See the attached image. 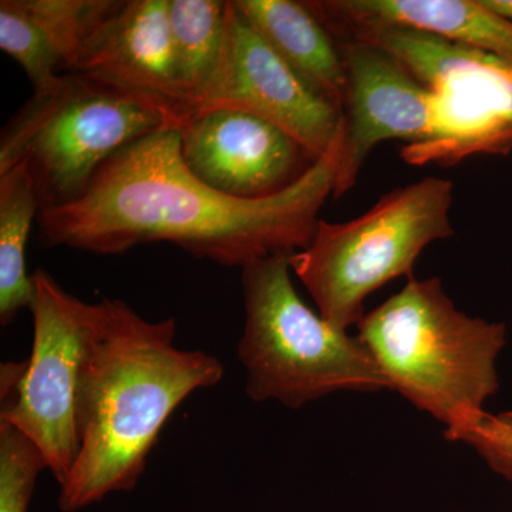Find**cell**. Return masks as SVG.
<instances>
[{
	"label": "cell",
	"mask_w": 512,
	"mask_h": 512,
	"mask_svg": "<svg viewBox=\"0 0 512 512\" xmlns=\"http://www.w3.org/2000/svg\"><path fill=\"white\" fill-rule=\"evenodd\" d=\"M342 138L288 190L241 200L201 181L185 164L180 130L160 128L110 158L79 200L40 211L37 241L99 255L168 242L241 268L293 255L311 244L333 197Z\"/></svg>",
	"instance_id": "cell-1"
},
{
	"label": "cell",
	"mask_w": 512,
	"mask_h": 512,
	"mask_svg": "<svg viewBox=\"0 0 512 512\" xmlns=\"http://www.w3.org/2000/svg\"><path fill=\"white\" fill-rule=\"evenodd\" d=\"M175 335L173 318L150 322L120 299L99 302L77 400L79 454L60 485L63 512L133 490L171 414L192 393L221 382L220 360L177 348Z\"/></svg>",
	"instance_id": "cell-2"
},
{
	"label": "cell",
	"mask_w": 512,
	"mask_h": 512,
	"mask_svg": "<svg viewBox=\"0 0 512 512\" xmlns=\"http://www.w3.org/2000/svg\"><path fill=\"white\" fill-rule=\"evenodd\" d=\"M505 336L504 323L458 311L440 278L409 279L357 323L390 390L443 423L450 441L483 419L500 389L495 363Z\"/></svg>",
	"instance_id": "cell-3"
},
{
	"label": "cell",
	"mask_w": 512,
	"mask_h": 512,
	"mask_svg": "<svg viewBox=\"0 0 512 512\" xmlns=\"http://www.w3.org/2000/svg\"><path fill=\"white\" fill-rule=\"evenodd\" d=\"M289 256L242 266L245 323L238 357L247 372L249 399L301 409L336 392L390 390L359 338L330 325L302 301L292 284Z\"/></svg>",
	"instance_id": "cell-4"
},
{
	"label": "cell",
	"mask_w": 512,
	"mask_h": 512,
	"mask_svg": "<svg viewBox=\"0 0 512 512\" xmlns=\"http://www.w3.org/2000/svg\"><path fill=\"white\" fill-rule=\"evenodd\" d=\"M168 127L150 104L77 72L35 90L0 134V174L22 164L40 211L79 200L104 164Z\"/></svg>",
	"instance_id": "cell-5"
},
{
	"label": "cell",
	"mask_w": 512,
	"mask_h": 512,
	"mask_svg": "<svg viewBox=\"0 0 512 512\" xmlns=\"http://www.w3.org/2000/svg\"><path fill=\"white\" fill-rule=\"evenodd\" d=\"M454 185L426 177L384 195L348 222L319 221L315 237L289 256L319 315L335 328L357 326L366 299L393 279H412L424 248L453 237Z\"/></svg>",
	"instance_id": "cell-6"
},
{
	"label": "cell",
	"mask_w": 512,
	"mask_h": 512,
	"mask_svg": "<svg viewBox=\"0 0 512 512\" xmlns=\"http://www.w3.org/2000/svg\"><path fill=\"white\" fill-rule=\"evenodd\" d=\"M386 50L429 92L430 137L406 144L412 165H456L512 151V62L441 37L396 26H365L339 36Z\"/></svg>",
	"instance_id": "cell-7"
},
{
	"label": "cell",
	"mask_w": 512,
	"mask_h": 512,
	"mask_svg": "<svg viewBox=\"0 0 512 512\" xmlns=\"http://www.w3.org/2000/svg\"><path fill=\"white\" fill-rule=\"evenodd\" d=\"M32 279V353L16 392L0 397V420L35 444L62 485L79 454L77 400L99 303L70 295L43 269H36Z\"/></svg>",
	"instance_id": "cell-8"
},
{
	"label": "cell",
	"mask_w": 512,
	"mask_h": 512,
	"mask_svg": "<svg viewBox=\"0 0 512 512\" xmlns=\"http://www.w3.org/2000/svg\"><path fill=\"white\" fill-rule=\"evenodd\" d=\"M244 111L284 130L316 160L343 136V111L312 89L229 2L220 69L195 114Z\"/></svg>",
	"instance_id": "cell-9"
},
{
	"label": "cell",
	"mask_w": 512,
	"mask_h": 512,
	"mask_svg": "<svg viewBox=\"0 0 512 512\" xmlns=\"http://www.w3.org/2000/svg\"><path fill=\"white\" fill-rule=\"evenodd\" d=\"M180 137L192 173L241 200L288 190L318 161L281 128L239 110L195 114L180 128Z\"/></svg>",
	"instance_id": "cell-10"
},
{
	"label": "cell",
	"mask_w": 512,
	"mask_h": 512,
	"mask_svg": "<svg viewBox=\"0 0 512 512\" xmlns=\"http://www.w3.org/2000/svg\"><path fill=\"white\" fill-rule=\"evenodd\" d=\"M346 70L343 138L333 197L352 190L380 143H421L430 137L429 92L402 63L372 43L340 40Z\"/></svg>",
	"instance_id": "cell-11"
},
{
	"label": "cell",
	"mask_w": 512,
	"mask_h": 512,
	"mask_svg": "<svg viewBox=\"0 0 512 512\" xmlns=\"http://www.w3.org/2000/svg\"><path fill=\"white\" fill-rule=\"evenodd\" d=\"M170 0H128L83 47L69 72L110 84L150 104L170 128L190 113L175 73Z\"/></svg>",
	"instance_id": "cell-12"
},
{
	"label": "cell",
	"mask_w": 512,
	"mask_h": 512,
	"mask_svg": "<svg viewBox=\"0 0 512 512\" xmlns=\"http://www.w3.org/2000/svg\"><path fill=\"white\" fill-rule=\"evenodd\" d=\"M306 5L333 37L365 26H396L512 62V22L483 0H318Z\"/></svg>",
	"instance_id": "cell-13"
},
{
	"label": "cell",
	"mask_w": 512,
	"mask_h": 512,
	"mask_svg": "<svg viewBox=\"0 0 512 512\" xmlns=\"http://www.w3.org/2000/svg\"><path fill=\"white\" fill-rule=\"evenodd\" d=\"M234 5L285 63L342 110L346 70L338 42L306 2L234 0Z\"/></svg>",
	"instance_id": "cell-14"
},
{
	"label": "cell",
	"mask_w": 512,
	"mask_h": 512,
	"mask_svg": "<svg viewBox=\"0 0 512 512\" xmlns=\"http://www.w3.org/2000/svg\"><path fill=\"white\" fill-rule=\"evenodd\" d=\"M168 12L175 73L190 120L220 69L227 39L229 2L170 0Z\"/></svg>",
	"instance_id": "cell-15"
},
{
	"label": "cell",
	"mask_w": 512,
	"mask_h": 512,
	"mask_svg": "<svg viewBox=\"0 0 512 512\" xmlns=\"http://www.w3.org/2000/svg\"><path fill=\"white\" fill-rule=\"evenodd\" d=\"M40 212L32 178L22 164L0 174V323L9 326L32 306L35 284L26 269V247Z\"/></svg>",
	"instance_id": "cell-16"
},
{
	"label": "cell",
	"mask_w": 512,
	"mask_h": 512,
	"mask_svg": "<svg viewBox=\"0 0 512 512\" xmlns=\"http://www.w3.org/2000/svg\"><path fill=\"white\" fill-rule=\"evenodd\" d=\"M69 72L97 29L123 8V0H22Z\"/></svg>",
	"instance_id": "cell-17"
},
{
	"label": "cell",
	"mask_w": 512,
	"mask_h": 512,
	"mask_svg": "<svg viewBox=\"0 0 512 512\" xmlns=\"http://www.w3.org/2000/svg\"><path fill=\"white\" fill-rule=\"evenodd\" d=\"M0 49L22 66L35 90L53 82L63 69L59 53L22 0L0 2Z\"/></svg>",
	"instance_id": "cell-18"
},
{
	"label": "cell",
	"mask_w": 512,
	"mask_h": 512,
	"mask_svg": "<svg viewBox=\"0 0 512 512\" xmlns=\"http://www.w3.org/2000/svg\"><path fill=\"white\" fill-rule=\"evenodd\" d=\"M45 458L19 430L0 420V512H28Z\"/></svg>",
	"instance_id": "cell-19"
},
{
	"label": "cell",
	"mask_w": 512,
	"mask_h": 512,
	"mask_svg": "<svg viewBox=\"0 0 512 512\" xmlns=\"http://www.w3.org/2000/svg\"><path fill=\"white\" fill-rule=\"evenodd\" d=\"M456 441H463L487 461L495 473L512 480V412L483 419L464 430Z\"/></svg>",
	"instance_id": "cell-20"
},
{
	"label": "cell",
	"mask_w": 512,
	"mask_h": 512,
	"mask_svg": "<svg viewBox=\"0 0 512 512\" xmlns=\"http://www.w3.org/2000/svg\"><path fill=\"white\" fill-rule=\"evenodd\" d=\"M485 6L512 22V0H483Z\"/></svg>",
	"instance_id": "cell-21"
}]
</instances>
